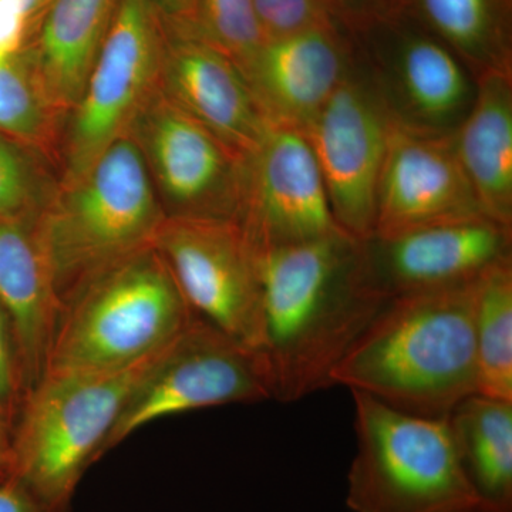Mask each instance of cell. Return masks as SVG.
<instances>
[{
    "label": "cell",
    "instance_id": "obj_1",
    "mask_svg": "<svg viewBox=\"0 0 512 512\" xmlns=\"http://www.w3.org/2000/svg\"><path fill=\"white\" fill-rule=\"evenodd\" d=\"M258 266L272 394L299 402L332 386L333 370L389 298L370 279L362 241L343 231L258 249Z\"/></svg>",
    "mask_w": 512,
    "mask_h": 512
},
{
    "label": "cell",
    "instance_id": "obj_2",
    "mask_svg": "<svg viewBox=\"0 0 512 512\" xmlns=\"http://www.w3.org/2000/svg\"><path fill=\"white\" fill-rule=\"evenodd\" d=\"M476 281L390 298L333 370L332 386L447 419L478 389Z\"/></svg>",
    "mask_w": 512,
    "mask_h": 512
},
{
    "label": "cell",
    "instance_id": "obj_3",
    "mask_svg": "<svg viewBox=\"0 0 512 512\" xmlns=\"http://www.w3.org/2000/svg\"><path fill=\"white\" fill-rule=\"evenodd\" d=\"M170 345L117 369L40 376L23 397L18 429L10 436L9 478L50 510L70 512L121 410Z\"/></svg>",
    "mask_w": 512,
    "mask_h": 512
},
{
    "label": "cell",
    "instance_id": "obj_4",
    "mask_svg": "<svg viewBox=\"0 0 512 512\" xmlns=\"http://www.w3.org/2000/svg\"><path fill=\"white\" fill-rule=\"evenodd\" d=\"M194 316L150 245L87 279L63 302L42 375L131 365L170 345Z\"/></svg>",
    "mask_w": 512,
    "mask_h": 512
},
{
    "label": "cell",
    "instance_id": "obj_5",
    "mask_svg": "<svg viewBox=\"0 0 512 512\" xmlns=\"http://www.w3.org/2000/svg\"><path fill=\"white\" fill-rule=\"evenodd\" d=\"M164 218L136 141H114L36 217L62 305L87 279L153 245Z\"/></svg>",
    "mask_w": 512,
    "mask_h": 512
},
{
    "label": "cell",
    "instance_id": "obj_6",
    "mask_svg": "<svg viewBox=\"0 0 512 512\" xmlns=\"http://www.w3.org/2000/svg\"><path fill=\"white\" fill-rule=\"evenodd\" d=\"M346 505L352 512H487L468 480L447 419L394 410L362 393Z\"/></svg>",
    "mask_w": 512,
    "mask_h": 512
},
{
    "label": "cell",
    "instance_id": "obj_7",
    "mask_svg": "<svg viewBox=\"0 0 512 512\" xmlns=\"http://www.w3.org/2000/svg\"><path fill=\"white\" fill-rule=\"evenodd\" d=\"M272 399L264 353L195 315L131 394L104 443L103 457L165 417Z\"/></svg>",
    "mask_w": 512,
    "mask_h": 512
},
{
    "label": "cell",
    "instance_id": "obj_8",
    "mask_svg": "<svg viewBox=\"0 0 512 512\" xmlns=\"http://www.w3.org/2000/svg\"><path fill=\"white\" fill-rule=\"evenodd\" d=\"M153 247L198 318L262 352L264 303L258 249L238 221L165 217Z\"/></svg>",
    "mask_w": 512,
    "mask_h": 512
},
{
    "label": "cell",
    "instance_id": "obj_9",
    "mask_svg": "<svg viewBox=\"0 0 512 512\" xmlns=\"http://www.w3.org/2000/svg\"><path fill=\"white\" fill-rule=\"evenodd\" d=\"M394 126L392 111L355 45L348 72L305 136L333 217L360 241L375 234L377 187Z\"/></svg>",
    "mask_w": 512,
    "mask_h": 512
},
{
    "label": "cell",
    "instance_id": "obj_10",
    "mask_svg": "<svg viewBox=\"0 0 512 512\" xmlns=\"http://www.w3.org/2000/svg\"><path fill=\"white\" fill-rule=\"evenodd\" d=\"M163 32L154 0H119L113 22L74 107L63 184L82 177L134 120L160 83Z\"/></svg>",
    "mask_w": 512,
    "mask_h": 512
},
{
    "label": "cell",
    "instance_id": "obj_11",
    "mask_svg": "<svg viewBox=\"0 0 512 512\" xmlns=\"http://www.w3.org/2000/svg\"><path fill=\"white\" fill-rule=\"evenodd\" d=\"M357 52L400 126L454 133L473 106V73L413 13L352 33Z\"/></svg>",
    "mask_w": 512,
    "mask_h": 512
},
{
    "label": "cell",
    "instance_id": "obj_12",
    "mask_svg": "<svg viewBox=\"0 0 512 512\" xmlns=\"http://www.w3.org/2000/svg\"><path fill=\"white\" fill-rule=\"evenodd\" d=\"M157 90L128 134L164 198L165 217L238 221L244 160Z\"/></svg>",
    "mask_w": 512,
    "mask_h": 512
},
{
    "label": "cell",
    "instance_id": "obj_13",
    "mask_svg": "<svg viewBox=\"0 0 512 512\" xmlns=\"http://www.w3.org/2000/svg\"><path fill=\"white\" fill-rule=\"evenodd\" d=\"M238 222L258 249L302 244L342 231L305 134L269 127L244 158Z\"/></svg>",
    "mask_w": 512,
    "mask_h": 512
},
{
    "label": "cell",
    "instance_id": "obj_14",
    "mask_svg": "<svg viewBox=\"0 0 512 512\" xmlns=\"http://www.w3.org/2000/svg\"><path fill=\"white\" fill-rule=\"evenodd\" d=\"M370 279L386 298L477 279L512 256V228L487 217L363 239Z\"/></svg>",
    "mask_w": 512,
    "mask_h": 512
},
{
    "label": "cell",
    "instance_id": "obj_15",
    "mask_svg": "<svg viewBox=\"0 0 512 512\" xmlns=\"http://www.w3.org/2000/svg\"><path fill=\"white\" fill-rule=\"evenodd\" d=\"M476 217L485 215L458 160L453 133L396 123L377 187L373 235Z\"/></svg>",
    "mask_w": 512,
    "mask_h": 512
},
{
    "label": "cell",
    "instance_id": "obj_16",
    "mask_svg": "<svg viewBox=\"0 0 512 512\" xmlns=\"http://www.w3.org/2000/svg\"><path fill=\"white\" fill-rule=\"evenodd\" d=\"M355 55V42L338 20L266 40L244 69L269 127L305 134Z\"/></svg>",
    "mask_w": 512,
    "mask_h": 512
},
{
    "label": "cell",
    "instance_id": "obj_17",
    "mask_svg": "<svg viewBox=\"0 0 512 512\" xmlns=\"http://www.w3.org/2000/svg\"><path fill=\"white\" fill-rule=\"evenodd\" d=\"M160 83L171 103L208 128L241 160L268 131L241 69L190 30L174 26L173 35L165 39Z\"/></svg>",
    "mask_w": 512,
    "mask_h": 512
},
{
    "label": "cell",
    "instance_id": "obj_18",
    "mask_svg": "<svg viewBox=\"0 0 512 512\" xmlns=\"http://www.w3.org/2000/svg\"><path fill=\"white\" fill-rule=\"evenodd\" d=\"M0 309L12 333L26 394L45 369L62 309L36 218H0Z\"/></svg>",
    "mask_w": 512,
    "mask_h": 512
},
{
    "label": "cell",
    "instance_id": "obj_19",
    "mask_svg": "<svg viewBox=\"0 0 512 512\" xmlns=\"http://www.w3.org/2000/svg\"><path fill=\"white\" fill-rule=\"evenodd\" d=\"M476 83L454 147L485 217L512 228V69L491 70Z\"/></svg>",
    "mask_w": 512,
    "mask_h": 512
},
{
    "label": "cell",
    "instance_id": "obj_20",
    "mask_svg": "<svg viewBox=\"0 0 512 512\" xmlns=\"http://www.w3.org/2000/svg\"><path fill=\"white\" fill-rule=\"evenodd\" d=\"M119 0H52L40 25L32 67L57 111L73 110Z\"/></svg>",
    "mask_w": 512,
    "mask_h": 512
},
{
    "label": "cell",
    "instance_id": "obj_21",
    "mask_svg": "<svg viewBox=\"0 0 512 512\" xmlns=\"http://www.w3.org/2000/svg\"><path fill=\"white\" fill-rule=\"evenodd\" d=\"M458 457L487 512H512V402L471 394L447 417Z\"/></svg>",
    "mask_w": 512,
    "mask_h": 512
},
{
    "label": "cell",
    "instance_id": "obj_22",
    "mask_svg": "<svg viewBox=\"0 0 512 512\" xmlns=\"http://www.w3.org/2000/svg\"><path fill=\"white\" fill-rule=\"evenodd\" d=\"M406 9L463 60L474 79L512 69V0H407Z\"/></svg>",
    "mask_w": 512,
    "mask_h": 512
},
{
    "label": "cell",
    "instance_id": "obj_23",
    "mask_svg": "<svg viewBox=\"0 0 512 512\" xmlns=\"http://www.w3.org/2000/svg\"><path fill=\"white\" fill-rule=\"evenodd\" d=\"M474 336L477 393L512 402V256L477 278Z\"/></svg>",
    "mask_w": 512,
    "mask_h": 512
},
{
    "label": "cell",
    "instance_id": "obj_24",
    "mask_svg": "<svg viewBox=\"0 0 512 512\" xmlns=\"http://www.w3.org/2000/svg\"><path fill=\"white\" fill-rule=\"evenodd\" d=\"M180 28L220 50L241 72L268 40L252 0H198L194 18Z\"/></svg>",
    "mask_w": 512,
    "mask_h": 512
},
{
    "label": "cell",
    "instance_id": "obj_25",
    "mask_svg": "<svg viewBox=\"0 0 512 512\" xmlns=\"http://www.w3.org/2000/svg\"><path fill=\"white\" fill-rule=\"evenodd\" d=\"M56 113L32 66L15 56L0 59V130L39 143L49 137Z\"/></svg>",
    "mask_w": 512,
    "mask_h": 512
},
{
    "label": "cell",
    "instance_id": "obj_26",
    "mask_svg": "<svg viewBox=\"0 0 512 512\" xmlns=\"http://www.w3.org/2000/svg\"><path fill=\"white\" fill-rule=\"evenodd\" d=\"M39 190L32 161L0 137V218L29 217L40 200Z\"/></svg>",
    "mask_w": 512,
    "mask_h": 512
},
{
    "label": "cell",
    "instance_id": "obj_27",
    "mask_svg": "<svg viewBox=\"0 0 512 512\" xmlns=\"http://www.w3.org/2000/svg\"><path fill=\"white\" fill-rule=\"evenodd\" d=\"M266 39L292 35L336 20L329 0H252Z\"/></svg>",
    "mask_w": 512,
    "mask_h": 512
},
{
    "label": "cell",
    "instance_id": "obj_28",
    "mask_svg": "<svg viewBox=\"0 0 512 512\" xmlns=\"http://www.w3.org/2000/svg\"><path fill=\"white\" fill-rule=\"evenodd\" d=\"M333 16L350 33L359 32L399 15L407 0H329Z\"/></svg>",
    "mask_w": 512,
    "mask_h": 512
},
{
    "label": "cell",
    "instance_id": "obj_29",
    "mask_svg": "<svg viewBox=\"0 0 512 512\" xmlns=\"http://www.w3.org/2000/svg\"><path fill=\"white\" fill-rule=\"evenodd\" d=\"M20 387L25 390L8 320L0 309V409L3 414L12 404Z\"/></svg>",
    "mask_w": 512,
    "mask_h": 512
},
{
    "label": "cell",
    "instance_id": "obj_30",
    "mask_svg": "<svg viewBox=\"0 0 512 512\" xmlns=\"http://www.w3.org/2000/svg\"><path fill=\"white\" fill-rule=\"evenodd\" d=\"M28 25L20 0H0V59L16 55Z\"/></svg>",
    "mask_w": 512,
    "mask_h": 512
},
{
    "label": "cell",
    "instance_id": "obj_31",
    "mask_svg": "<svg viewBox=\"0 0 512 512\" xmlns=\"http://www.w3.org/2000/svg\"><path fill=\"white\" fill-rule=\"evenodd\" d=\"M0 512H55L12 478L0 481Z\"/></svg>",
    "mask_w": 512,
    "mask_h": 512
},
{
    "label": "cell",
    "instance_id": "obj_32",
    "mask_svg": "<svg viewBox=\"0 0 512 512\" xmlns=\"http://www.w3.org/2000/svg\"><path fill=\"white\" fill-rule=\"evenodd\" d=\"M198 0H154L173 25L185 26L194 18Z\"/></svg>",
    "mask_w": 512,
    "mask_h": 512
},
{
    "label": "cell",
    "instance_id": "obj_33",
    "mask_svg": "<svg viewBox=\"0 0 512 512\" xmlns=\"http://www.w3.org/2000/svg\"><path fill=\"white\" fill-rule=\"evenodd\" d=\"M50 2L52 0H20L26 15H28L29 22L37 18L42 19L46 9L49 8Z\"/></svg>",
    "mask_w": 512,
    "mask_h": 512
},
{
    "label": "cell",
    "instance_id": "obj_34",
    "mask_svg": "<svg viewBox=\"0 0 512 512\" xmlns=\"http://www.w3.org/2000/svg\"><path fill=\"white\" fill-rule=\"evenodd\" d=\"M9 451L0 447V481L9 478Z\"/></svg>",
    "mask_w": 512,
    "mask_h": 512
},
{
    "label": "cell",
    "instance_id": "obj_35",
    "mask_svg": "<svg viewBox=\"0 0 512 512\" xmlns=\"http://www.w3.org/2000/svg\"><path fill=\"white\" fill-rule=\"evenodd\" d=\"M10 436L8 430H6V421L3 419V412L0 409V447L5 448L9 451Z\"/></svg>",
    "mask_w": 512,
    "mask_h": 512
}]
</instances>
